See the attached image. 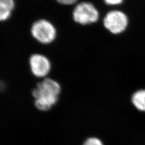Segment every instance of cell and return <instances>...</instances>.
<instances>
[{
    "label": "cell",
    "instance_id": "9c48e42d",
    "mask_svg": "<svg viewBox=\"0 0 145 145\" xmlns=\"http://www.w3.org/2000/svg\"><path fill=\"white\" fill-rule=\"evenodd\" d=\"M104 1L108 5H116L121 4L123 0H104Z\"/></svg>",
    "mask_w": 145,
    "mask_h": 145
},
{
    "label": "cell",
    "instance_id": "277c9868",
    "mask_svg": "<svg viewBox=\"0 0 145 145\" xmlns=\"http://www.w3.org/2000/svg\"><path fill=\"white\" fill-rule=\"evenodd\" d=\"M31 32L32 36L37 41L42 44L51 43L57 36L55 27L45 20H40L34 23L31 27Z\"/></svg>",
    "mask_w": 145,
    "mask_h": 145
},
{
    "label": "cell",
    "instance_id": "ba28073f",
    "mask_svg": "<svg viewBox=\"0 0 145 145\" xmlns=\"http://www.w3.org/2000/svg\"><path fill=\"white\" fill-rule=\"evenodd\" d=\"M83 145H103V143L100 139L95 137H92L86 140Z\"/></svg>",
    "mask_w": 145,
    "mask_h": 145
},
{
    "label": "cell",
    "instance_id": "7a4b0ae2",
    "mask_svg": "<svg viewBox=\"0 0 145 145\" xmlns=\"http://www.w3.org/2000/svg\"><path fill=\"white\" fill-rule=\"evenodd\" d=\"M99 11L90 2H83L78 3L72 12L73 20L82 25L93 24L99 21Z\"/></svg>",
    "mask_w": 145,
    "mask_h": 145
},
{
    "label": "cell",
    "instance_id": "3957f363",
    "mask_svg": "<svg viewBox=\"0 0 145 145\" xmlns=\"http://www.w3.org/2000/svg\"><path fill=\"white\" fill-rule=\"evenodd\" d=\"M129 18L123 12L119 10L109 11L103 19L104 27L114 35H119L126 30Z\"/></svg>",
    "mask_w": 145,
    "mask_h": 145
},
{
    "label": "cell",
    "instance_id": "6da1fadb",
    "mask_svg": "<svg viewBox=\"0 0 145 145\" xmlns=\"http://www.w3.org/2000/svg\"><path fill=\"white\" fill-rule=\"evenodd\" d=\"M61 91V87L57 81L50 78H44L32 90L37 109L42 111L52 109L57 103Z\"/></svg>",
    "mask_w": 145,
    "mask_h": 145
},
{
    "label": "cell",
    "instance_id": "30bf717a",
    "mask_svg": "<svg viewBox=\"0 0 145 145\" xmlns=\"http://www.w3.org/2000/svg\"><path fill=\"white\" fill-rule=\"evenodd\" d=\"M57 2L64 5H71L74 4L78 0H56Z\"/></svg>",
    "mask_w": 145,
    "mask_h": 145
},
{
    "label": "cell",
    "instance_id": "8992f818",
    "mask_svg": "<svg viewBox=\"0 0 145 145\" xmlns=\"http://www.w3.org/2000/svg\"><path fill=\"white\" fill-rule=\"evenodd\" d=\"M130 102L135 110L145 114V88L135 90L131 95Z\"/></svg>",
    "mask_w": 145,
    "mask_h": 145
},
{
    "label": "cell",
    "instance_id": "5b68a950",
    "mask_svg": "<svg viewBox=\"0 0 145 145\" xmlns=\"http://www.w3.org/2000/svg\"><path fill=\"white\" fill-rule=\"evenodd\" d=\"M32 73L37 78H45L51 69V63L47 57L42 54H34L29 59Z\"/></svg>",
    "mask_w": 145,
    "mask_h": 145
},
{
    "label": "cell",
    "instance_id": "52a82bcc",
    "mask_svg": "<svg viewBox=\"0 0 145 145\" xmlns=\"http://www.w3.org/2000/svg\"><path fill=\"white\" fill-rule=\"evenodd\" d=\"M15 7L14 0H0V21L8 20Z\"/></svg>",
    "mask_w": 145,
    "mask_h": 145
}]
</instances>
